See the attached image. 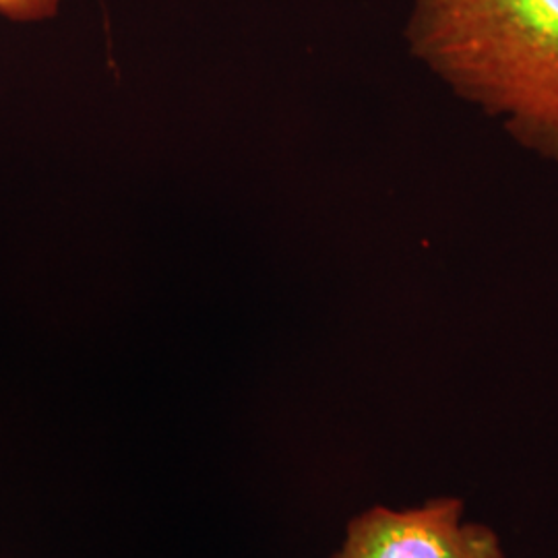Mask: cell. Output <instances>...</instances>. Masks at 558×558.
<instances>
[{"mask_svg": "<svg viewBox=\"0 0 558 558\" xmlns=\"http://www.w3.org/2000/svg\"><path fill=\"white\" fill-rule=\"evenodd\" d=\"M412 52L558 160V0H416Z\"/></svg>", "mask_w": 558, "mask_h": 558, "instance_id": "cell-1", "label": "cell"}, {"mask_svg": "<svg viewBox=\"0 0 558 558\" xmlns=\"http://www.w3.org/2000/svg\"><path fill=\"white\" fill-rule=\"evenodd\" d=\"M333 558H505L497 532L463 519V500L430 499L414 509L373 507L350 521Z\"/></svg>", "mask_w": 558, "mask_h": 558, "instance_id": "cell-2", "label": "cell"}, {"mask_svg": "<svg viewBox=\"0 0 558 558\" xmlns=\"http://www.w3.org/2000/svg\"><path fill=\"white\" fill-rule=\"evenodd\" d=\"M60 0H0V15L13 21H40L59 11Z\"/></svg>", "mask_w": 558, "mask_h": 558, "instance_id": "cell-3", "label": "cell"}]
</instances>
